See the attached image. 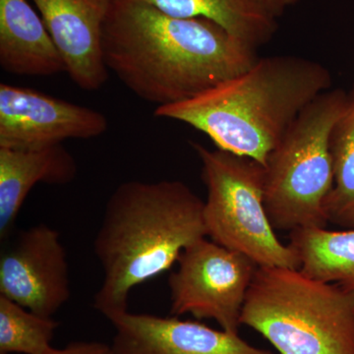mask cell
Here are the masks:
<instances>
[{
  "label": "cell",
  "instance_id": "1",
  "mask_svg": "<svg viewBox=\"0 0 354 354\" xmlns=\"http://www.w3.org/2000/svg\"><path fill=\"white\" fill-rule=\"evenodd\" d=\"M102 48L109 71L157 108L193 99L259 59L220 25L169 15L141 0H113Z\"/></svg>",
  "mask_w": 354,
  "mask_h": 354
},
{
  "label": "cell",
  "instance_id": "2",
  "mask_svg": "<svg viewBox=\"0 0 354 354\" xmlns=\"http://www.w3.org/2000/svg\"><path fill=\"white\" fill-rule=\"evenodd\" d=\"M204 203L179 180H131L113 191L94 241L104 274L94 297L100 313L109 320L127 311L135 286L164 274L207 237Z\"/></svg>",
  "mask_w": 354,
  "mask_h": 354
},
{
  "label": "cell",
  "instance_id": "3",
  "mask_svg": "<svg viewBox=\"0 0 354 354\" xmlns=\"http://www.w3.org/2000/svg\"><path fill=\"white\" fill-rule=\"evenodd\" d=\"M320 62L295 55L259 58L246 71L193 99L156 109L206 134L216 149L263 167L297 116L330 90Z\"/></svg>",
  "mask_w": 354,
  "mask_h": 354
},
{
  "label": "cell",
  "instance_id": "4",
  "mask_svg": "<svg viewBox=\"0 0 354 354\" xmlns=\"http://www.w3.org/2000/svg\"><path fill=\"white\" fill-rule=\"evenodd\" d=\"M241 322L279 354H354V291L300 269L258 267Z\"/></svg>",
  "mask_w": 354,
  "mask_h": 354
},
{
  "label": "cell",
  "instance_id": "5",
  "mask_svg": "<svg viewBox=\"0 0 354 354\" xmlns=\"http://www.w3.org/2000/svg\"><path fill=\"white\" fill-rule=\"evenodd\" d=\"M348 93L324 92L300 113L265 165L264 202L272 227L292 232L326 227L335 185L330 142Z\"/></svg>",
  "mask_w": 354,
  "mask_h": 354
},
{
  "label": "cell",
  "instance_id": "6",
  "mask_svg": "<svg viewBox=\"0 0 354 354\" xmlns=\"http://www.w3.org/2000/svg\"><path fill=\"white\" fill-rule=\"evenodd\" d=\"M207 188V236L258 267L300 269L295 249L279 241L266 211L265 167L251 158L193 144Z\"/></svg>",
  "mask_w": 354,
  "mask_h": 354
},
{
  "label": "cell",
  "instance_id": "7",
  "mask_svg": "<svg viewBox=\"0 0 354 354\" xmlns=\"http://www.w3.org/2000/svg\"><path fill=\"white\" fill-rule=\"evenodd\" d=\"M169 278L171 315L212 319L239 334L247 292L258 266L244 254L200 239L184 249Z\"/></svg>",
  "mask_w": 354,
  "mask_h": 354
},
{
  "label": "cell",
  "instance_id": "8",
  "mask_svg": "<svg viewBox=\"0 0 354 354\" xmlns=\"http://www.w3.org/2000/svg\"><path fill=\"white\" fill-rule=\"evenodd\" d=\"M69 266L59 234L46 223L21 230L0 256V295L38 315L68 301Z\"/></svg>",
  "mask_w": 354,
  "mask_h": 354
},
{
  "label": "cell",
  "instance_id": "9",
  "mask_svg": "<svg viewBox=\"0 0 354 354\" xmlns=\"http://www.w3.org/2000/svg\"><path fill=\"white\" fill-rule=\"evenodd\" d=\"M108 129V118L95 109L0 84V148H48L67 139L97 138Z\"/></svg>",
  "mask_w": 354,
  "mask_h": 354
},
{
  "label": "cell",
  "instance_id": "10",
  "mask_svg": "<svg viewBox=\"0 0 354 354\" xmlns=\"http://www.w3.org/2000/svg\"><path fill=\"white\" fill-rule=\"evenodd\" d=\"M113 0H32L64 58L70 79L85 91L106 84L102 34Z\"/></svg>",
  "mask_w": 354,
  "mask_h": 354
},
{
  "label": "cell",
  "instance_id": "11",
  "mask_svg": "<svg viewBox=\"0 0 354 354\" xmlns=\"http://www.w3.org/2000/svg\"><path fill=\"white\" fill-rule=\"evenodd\" d=\"M115 354H274L225 330L178 317L125 311L111 317Z\"/></svg>",
  "mask_w": 354,
  "mask_h": 354
},
{
  "label": "cell",
  "instance_id": "12",
  "mask_svg": "<svg viewBox=\"0 0 354 354\" xmlns=\"http://www.w3.org/2000/svg\"><path fill=\"white\" fill-rule=\"evenodd\" d=\"M78 174L75 158L62 146L35 150L0 148V239L12 232L26 198L38 183L64 185Z\"/></svg>",
  "mask_w": 354,
  "mask_h": 354
},
{
  "label": "cell",
  "instance_id": "13",
  "mask_svg": "<svg viewBox=\"0 0 354 354\" xmlns=\"http://www.w3.org/2000/svg\"><path fill=\"white\" fill-rule=\"evenodd\" d=\"M0 66L15 75L66 72L46 24L28 0H0Z\"/></svg>",
  "mask_w": 354,
  "mask_h": 354
},
{
  "label": "cell",
  "instance_id": "14",
  "mask_svg": "<svg viewBox=\"0 0 354 354\" xmlns=\"http://www.w3.org/2000/svg\"><path fill=\"white\" fill-rule=\"evenodd\" d=\"M181 18H203L220 25L235 39L257 50L271 41L277 18L263 0H141Z\"/></svg>",
  "mask_w": 354,
  "mask_h": 354
},
{
  "label": "cell",
  "instance_id": "15",
  "mask_svg": "<svg viewBox=\"0 0 354 354\" xmlns=\"http://www.w3.org/2000/svg\"><path fill=\"white\" fill-rule=\"evenodd\" d=\"M290 239L304 274L354 291V230L300 228Z\"/></svg>",
  "mask_w": 354,
  "mask_h": 354
},
{
  "label": "cell",
  "instance_id": "16",
  "mask_svg": "<svg viewBox=\"0 0 354 354\" xmlns=\"http://www.w3.org/2000/svg\"><path fill=\"white\" fill-rule=\"evenodd\" d=\"M58 326L0 295V354H48Z\"/></svg>",
  "mask_w": 354,
  "mask_h": 354
},
{
  "label": "cell",
  "instance_id": "17",
  "mask_svg": "<svg viewBox=\"0 0 354 354\" xmlns=\"http://www.w3.org/2000/svg\"><path fill=\"white\" fill-rule=\"evenodd\" d=\"M334 167V189L326 203L328 221L354 204V86L342 115L333 128L330 142Z\"/></svg>",
  "mask_w": 354,
  "mask_h": 354
},
{
  "label": "cell",
  "instance_id": "18",
  "mask_svg": "<svg viewBox=\"0 0 354 354\" xmlns=\"http://www.w3.org/2000/svg\"><path fill=\"white\" fill-rule=\"evenodd\" d=\"M48 354H115L109 344L97 342H76L64 348L51 349Z\"/></svg>",
  "mask_w": 354,
  "mask_h": 354
},
{
  "label": "cell",
  "instance_id": "19",
  "mask_svg": "<svg viewBox=\"0 0 354 354\" xmlns=\"http://www.w3.org/2000/svg\"><path fill=\"white\" fill-rule=\"evenodd\" d=\"M330 223L344 227V230H354V204L346 207V209L333 216Z\"/></svg>",
  "mask_w": 354,
  "mask_h": 354
},
{
  "label": "cell",
  "instance_id": "20",
  "mask_svg": "<svg viewBox=\"0 0 354 354\" xmlns=\"http://www.w3.org/2000/svg\"><path fill=\"white\" fill-rule=\"evenodd\" d=\"M263 1L268 10L278 19L286 12V9L295 6L300 0H263Z\"/></svg>",
  "mask_w": 354,
  "mask_h": 354
}]
</instances>
